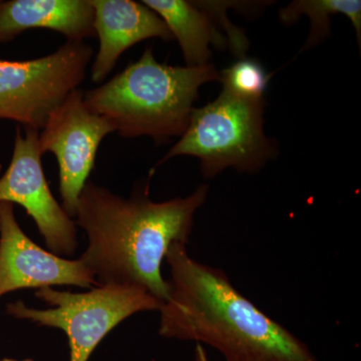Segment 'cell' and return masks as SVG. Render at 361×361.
<instances>
[{"label": "cell", "mask_w": 361, "mask_h": 361, "mask_svg": "<svg viewBox=\"0 0 361 361\" xmlns=\"http://www.w3.org/2000/svg\"><path fill=\"white\" fill-rule=\"evenodd\" d=\"M59 285L99 286L82 259L68 260L45 251L21 230L13 204L0 202V298L18 289Z\"/></svg>", "instance_id": "9"}, {"label": "cell", "mask_w": 361, "mask_h": 361, "mask_svg": "<svg viewBox=\"0 0 361 361\" xmlns=\"http://www.w3.org/2000/svg\"><path fill=\"white\" fill-rule=\"evenodd\" d=\"M166 260L170 290L160 310V336L208 344L225 361H317L305 343L242 295L222 270L194 260L185 244L171 247Z\"/></svg>", "instance_id": "2"}, {"label": "cell", "mask_w": 361, "mask_h": 361, "mask_svg": "<svg viewBox=\"0 0 361 361\" xmlns=\"http://www.w3.org/2000/svg\"><path fill=\"white\" fill-rule=\"evenodd\" d=\"M343 14L353 23L360 47L361 2L357 0H301L294 1L280 11L281 20L292 23L300 16H307L311 21V30L305 49L313 47L327 37L330 27V16Z\"/></svg>", "instance_id": "13"}, {"label": "cell", "mask_w": 361, "mask_h": 361, "mask_svg": "<svg viewBox=\"0 0 361 361\" xmlns=\"http://www.w3.org/2000/svg\"><path fill=\"white\" fill-rule=\"evenodd\" d=\"M115 128L92 113L85 103L84 92L73 90L49 114L39 130L42 155L52 153L59 164V193L63 208L71 218L77 212L80 193L89 182L99 145Z\"/></svg>", "instance_id": "7"}, {"label": "cell", "mask_w": 361, "mask_h": 361, "mask_svg": "<svg viewBox=\"0 0 361 361\" xmlns=\"http://www.w3.org/2000/svg\"><path fill=\"white\" fill-rule=\"evenodd\" d=\"M1 171H2V165H1V163H0V174H1Z\"/></svg>", "instance_id": "17"}, {"label": "cell", "mask_w": 361, "mask_h": 361, "mask_svg": "<svg viewBox=\"0 0 361 361\" xmlns=\"http://www.w3.org/2000/svg\"><path fill=\"white\" fill-rule=\"evenodd\" d=\"M37 296L49 310L28 307L23 301L8 304L7 313L42 326L66 332L70 361H87L106 334L128 317L142 311H160L161 302L149 292L129 285H103L85 293L40 288Z\"/></svg>", "instance_id": "5"}, {"label": "cell", "mask_w": 361, "mask_h": 361, "mask_svg": "<svg viewBox=\"0 0 361 361\" xmlns=\"http://www.w3.org/2000/svg\"><path fill=\"white\" fill-rule=\"evenodd\" d=\"M0 361H33L32 360H11V358H4V360Z\"/></svg>", "instance_id": "16"}, {"label": "cell", "mask_w": 361, "mask_h": 361, "mask_svg": "<svg viewBox=\"0 0 361 361\" xmlns=\"http://www.w3.org/2000/svg\"><path fill=\"white\" fill-rule=\"evenodd\" d=\"M142 2L165 21L173 37L179 42L187 66L207 65L211 56V44H224L222 37L214 28L210 16L195 2L186 0Z\"/></svg>", "instance_id": "12"}, {"label": "cell", "mask_w": 361, "mask_h": 361, "mask_svg": "<svg viewBox=\"0 0 361 361\" xmlns=\"http://www.w3.org/2000/svg\"><path fill=\"white\" fill-rule=\"evenodd\" d=\"M90 0H0V44L30 30H49L66 42L96 37Z\"/></svg>", "instance_id": "11"}, {"label": "cell", "mask_w": 361, "mask_h": 361, "mask_svg": "<svg viewBox=\"0 0 361 361\" xmlns=\"http://www.w3.org/2000/svg\"><path fill=\"white\" fill-rule=\"evenodd\" d=\"M216 80L219 73L212 63L168 66L147 49L109 82L84 92V99L121 137L149 135L161 142L184 134L199 89Z\"/></svg>", "instance_id": "3"}, {"label": "cell", "mask_w": 361, "mask_h": 361, "mask_svg": "<svg viewBox=\"0 0 361 361\" xmlns=\"http://www.w3.org/2000/svg\"><path fill=\"white\" fill-rule=\"evenodd\" d=\"M194 361H210L205 349L201 344L197 343L196 348H195Z\"/></svg>", "instance_id": "15"}, {"label": "cell", "mask_w": 361, "mask_h": 361, "mask_svg": "<svg viewBox=\"0 0 361 361\" xmlns=\"http://www.w3.org/2000/svg\"><path fill=\"white\" fill-rule=\"evenodd\" d=\"M99 51L90 70L96 84L104 82L123 52L149 39H174L165 21L142 2L133 0H90Z\"/></svg>", "instance_id": "10"}, {"label": "cell", "mask_w": 361, "mask_h": 361, "mask_svg": "<svg viewBox=\"0 0 361 361\" xmlns=\"http://www.w3.org/2000/svg\"><path fill=\"white\" fill-rule=\"evenodd\" d=\"M179 156L200 159L206 178L215 177L229 167L256 172L272 156V147L263 130V99H241L222 90L215 101L193 109L180 141L154 170Z\"/></svg>", "instance_id": "4"}, {"label": "cell", "mask_w": 361, "mask_h": 361, "mask_svg": "<svg viewBox=\"0 0 361 361\" xmlns=\"http://www.w3.org/2000/svg\"><path fill=\"white\" fill-rule=\"evenodd\" d=\"M92 56L85 42H66L42 58L0 59V120L42 130L49 114L82 84Z\"/></svg>", "instance_id": "6"}, {"label": "cell", "mask_w": 361, "mask_h": 361, "mask_svg": "<svg viewBox=\"0 0 361 361\" xmlns=\"http://www.w3.org/2000/svg\"><path fill=\"white\" fill-rule=\"evenodd\" d=\"M207 195L208 187L202 185L190 196L170 201L149 200L147 191L126 199L89 180L75 216L89 241L80 258L99 286L141 287L163 305L170 286L161 263L175 243L187 245Z\"/></svg>", "instance_id": "1"}, {"label": "cell", "mask_w": 361, "mask_h": 361, "mask_svg": "<svg viewBox=\"0 0 361 361\" xmlns=\"http://www.w3.org/2000/svg\"><path fill=\"white\" fill-rule=\"evenodd\" d=\"M16 128L13 157L0 177V202L23 207L37 224L45 244L56 255H73L77 224L51 193L39 147V130Z\"/></svg>", "instance_id": "8"}, {"label": "cell", "mask_w": 361, "mask_h": 361, "mask_svg": "<svg viewBox=\"0 0 361 361\" xmlns=\"http://www.w3.org/2000/svg\"><path fill=\"white\" fill-rule=\"evenodd\" d=\"M269 75L256 59H242L221 71L223 90L241 99L260 101L264 94Z\"/></svg>", "instance_id": "14"}]
</instances>
